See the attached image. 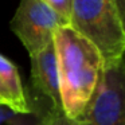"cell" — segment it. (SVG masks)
<instances>
[{
	"label": "cell",
	"instance_id": "cell-10",
	"mask_svg": "<svg viewBox=\"0 0 125 125\" xmlns=\"http://www.w3.org/2000/svg\"><path fill=\"white\" fill-rule=\"evenodd\" d=\"M16 114L18 113H15L14 110H11L8 106L0 104V125H10V122L12 121V118H14Z\"/></svg>",
	"mask_w": 125,
	"mask_h": 125
},
{
	"label": "cell",
	"instance_id": "cell-1",
	"mask_svg": "<svg viewBox=\"0 0 125 125\" xmlns=\"http://www.w3.org/2000/svg\"><path fill=\"white\" fill-rule=\"evenodd\" d=\"M52 43L62 113L69 120H75L95 90L104 67L102 58L97 49L70 26L58 28Z\"/></svg>",
	"mask_w": 125,
	"mask_h": 125
},
{
	"label": "cell",
	"instance_id": "cell-9",
	"mask_svg": "<svg viewBox=\"0 0 125 125\" xmlns=\"http://www.w3.org/2000/svg\"><path fill=\"white\" fill-rule=\"evenodd\" d=\"M10 125H42V114L32 109L30 113L16 114Z\"/></svg>",
	"mask_w": 125,
	"mask_h": 125
},
{
	"label": "cell",
	"instance_id": "cell-2",
	"mask_svg": "<svg viewBox=\"0 0 125 125\" xmlns=\"http://www.w3.org/2000/svg\"><path fill=\"white\" fill-rule=\"evenodd\" d=\"M69 26L97 49L104 66L122 62L124 18L114 0H71Z\"/></svg>",
	"mask_w": 125,
	"mask_h": 125
},
{
	"label": "cell",
	"instance_id": "cell-12",
	"mask_svg": "<svg viewBox=\"0 0 125 125\" xmlns=\"http://www.w3.org/2000/svg\"><path fill=\"white\" fill-rule=\"evenodd\" d=\"M0 104H1V105L8 106V98H7V94H6V92H4L1 83H0ZM8 108H10V106H8Z\"/></svg>",
	"mask_w": 125,
	"mask_h": 125
},
{
	"label": "cell",
	"instance_id": "cell-8",
	"mask_svg": "<svg viewBox=\"0 0 125 125\" xmlns=\"http://www.w3.org/2000/svg\"><path fill=\"white\" fill-rule=\"evenodd\" d=\"M42 125H75L74 121L69 120L62 110H52L49 109V112L42 114Z\"/></svg>",
	"mask_w": 125,
	"mask_h": 125
},
{
	"label": "cell",
	"instance_id": "cell-5",
	"mask_svg": "<svg viewBox=\"0 0 125 125\" xmlns=\"http://www.w3.org/2000/svg\"><path fill=\"white\" fill-rule=\"evenodd\" d=\"M30 59L31 81H32V86L35 92L43 95L49 101L50 109L62 110L54 43L49 44L36 54L30 55Z\"/></svg>",
	"mask_w": 125,
	"mask_h": 125
},
{
	"label": "cell",
	"instance_id": "cell-6",
	"mask_svg": "<svg viewBox=\"0 0 125 125\" xmlns=\"http://www.w3.org/2000/svg\"><path fill=\"white\" fill-rule=\"evenodd\" d=\"M0 83L8 98V106L18 114H26L32 110L24 93L16 66L0 54Z\"/></svg>",
	"mask_w": 125,
	"mask_h": 125
},
{
	"label": "cell",
	"instance_id": "cell-11",
	"mask_svg": "<svg viewBox=\"0 0 125 125\" xmlns=\"http://www.w3.org/2000/svg\"><path fill=\"white\" fill-rule=\"evenodd\" d=\"M114 1H116V6H117L120 15L124 18L125 16V0H114Z\"/></svg>",
	"mask_w": 125,
	"mask_h": 125
},
{
	"label": "cell",
	"instance_id": "cell-4",
	"mask_svg": "<svg viewBox=\"0 0 125 125\" xmlns=\"http://www.w3.org/2000/svg\"><path fill=\"white\" fill-rule=\"evenodd\" d=\"M62 26L67 24L39 0H20L11 20V30L28 55L36 54L51 44L55 31Z\"/></svg>",
	"mask_w": 125,
	"mask_h": 125
},
{
	"label": "cell",
	"instance_id": "cell-3",
	"mask_svg": "<svg viewBox=\"0 0 125 125\" xmlns=\"http://www.w3.org/2000/svg\"><path fill=\"white\" fill-rule=\"evenodd\" d=\"M75 125H125L124 63L104 66L98 83Z\"/></svg>",
	"mask_w": 125,
	"mask_h": 125
},
{
	"label": "cell",
	"instance_id": "cell-7",
	"mask_svg": "<svg viewBox=\"0 0 125 125\" xmlns=\"http://www.w3.org/2000/svg\"><path fill=\"white\" fill-rule=\"evenodd\" d=\"M44 6H47L51 11H54L66 24L70 22V11H71V0H39Z\"/></svg>",
	"mask_w": 125,
	"mask_h": 125
}]
</instances>
